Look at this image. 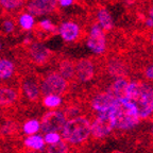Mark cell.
Wrapping results in <instances>:
<instances>
[{"mask_svg":"<svg viewBox=\"0 0 153 153\" xmlns=\"http://www.w3.org/2000/svg\"><path fill=\"white\" fill-rule=\"evenodd\" d=\"M123 95L136 108L141 121L153 117V84L151 82L129 80Z\"/></svg>","mask_w":153,"mask_h":153,"instance_id":"1","label":"cell"},{"mask_svg":"<svg viewBox=\"0 0 153 153\" xmlns=\"http://www.w3.org/2000/svg\"><path fill=\"white\" fill-rule=\"evenodd\" d=\"M91 118L87 115H79L65 121L61 135L70 147L82 146L91 138Z\"/></svg>","mask_w":153,"mask_h":153,"instance_id":"2","label":"cell"},{"mask_svg":"<svg viewBox=\"0 0 153 153\" xmlns=\"http://www.w3.org/2000/svg\"><path fill=\"white\" fill-rule=\"evenodd\" d=\"M17 49L19 55L33 66H46L51 63L54 57V52L52 50L46 47L43 43L30 37H27L22 44H19Z\"/></svg>","mask_w":153,"mask_h":153,"instance_id":"3","label":"cell"},{"mask_svg":"<svg viewBox=\"0 0 153 153\" xmlns=\"http://www.w3.org/2000/svg\"><path fill=\"white\" fill-rule=\"evenodd\" d=\"M88 106L95 117L110 120L115 129V116L117 112V101L115 96L106 89L96 91L89 98Z\"/></svg>","mask_w":153,"mask_h":153,"instance_id":"4","label":"cell"},{"mask_svg":"<svg viewBox=\"0 0 153 153\" xmlns=\"http://www.w3.org/2000/svg\"><path fill=\"white\" fill-rule=\"evenodd\" d=\"M69 83L56 70H50L39 78L42 96L54 94L64 96L69 91Z\"/></svg>","mask_w":153,"mask_h":153,"instance_id":"5","label":"cell"},{"mask_svg":"<svg viewBox=\"0 0 153 153\" xmlns=\"http://www.w3.org/2000/svg\"><path fill=\"white\" fill-rule=\"evenodd\" d=\"M86 46L91 52L96 56H102L108 51V36L106 32L96 22H91L88 27V32L86 36Z\"/></svg>","mask_w":153,"mask_h":153,"instance_id":"6","label":"cell"},{"mask_svg":"<svg viewBox=\"0 0 153 153\" xmlns=\"http://www.w3.org/2000/svg\"><path fill=\"white\" fill-rule=\"evenodd\" d=\"M20 97L31 103L37 102L42 97L39 76L34 72H26L19 79L18 83Z\"/></svg>","mask_w":153,"mask_h":153,"instance_id":"7","label":"cell"},{"mask_svg":"<svg viewBox=\"0 0 153 153\" xmlns=\"http://www.w3.org/2000/svg\"><path fill=\"white\" fill-rule=\"evenodd\" d=\"M74 66H76L74 81H76L78 83L88 84L96 78L97 65L91 57H82L74 62Z\"/></svg>","mask_w":153,"mask_h":153,"instance_id":"8","label":"cell"},{"mask_svg":"<svg viewBox=\"0 0 153 153\" xmlns=\"http://www.w3.org/2000/svg\"><path fill=\"white\" fill-rule=\"evenodd\" d=\"M24 11L33 16H44L60 12L56 0H26Z\"/></svg>","mask_w":153,"mask_h":153,"instance_id":"9","label":"cell"},{"mask_svg":"<svg viewBox=\"0 0 153 153\" xmlns=\"http://www.w3.org/2000/svg\"><path fill=\"white\" fill-rule=\"evenodd\" d=\"M41 131L43 133L51 131L60 132L67 120L64 112L61 108L57 110H48L42 116L41 119Z\"/></svg>","mask_w":153,"mask_h":153,"instance_id":"10","label":"cell"},{"mask_svg":"<svg viewBox=\"0 0 153 153\" xmlns=\"http://www.w3.org/2000/svg\"><path fill=\"white\" fill-rule=\"evenodd\" d=\"M59 34L65 43L74 44L78 43L84 36L82 26L76 20H64L59 26Z\"/></svg>","mask_w":153,"mask_h":153,"instance_id":"11","label":"cell"},{"mask_svg":"<svg viewBox=\"0 0 153 153\" xmlns=\"http://www.w3.org/2000/svg\"><path fill=\"white\" fill-rule=\"evenodd\" d=\"M31 31L35 41L44 43L59 34V26L53 24L50 19H44L34 24Z\"/></svg>","mask_w":153,"mask_h":153,"instance_id":"12","label":"cell"},{"mask_svg":"<svg viewBox=\"0 0 153 153\" xmlns=\"http://www.w3.org/2000/svg\"><path fill=\"white\" fill-rule=\"evenodd\" d=\"M114 132L115 129L110 120L94 116L91 122V138L95 140H104Z\"/></svg>","mask_w":153,"mask_h":153,"instance_id":"13","label":"cell"},{"mask_svg":"<svg viewBox=\"0 0 153 153\" xmlns=\"http://www.w3.org/2000/svg\"><path fill=\"white\" fill-rule=\"evenodd\" d=\"M22 32L24 31L19 28L16 15L2 13L0 16V35L19 36Z\"/></svg>","mask_w":153,"mask_h":153,"instance_id":"14","label":"cell"},{"mask_svg":"<svg viewBox=\"0 0 153 153\" xmlns=\"http://www.w3.org/2000/svg\"><path fill=\"white\" fill-rule=\"evenodd\" d=\"M20 98L18 87L0 83V108H9L17 103Z\"/></svg>","mask_w":153,"mask_h":153,"instance_id":"15","label":"cell"},{"mask_svg":"<svg viewBox=\"0 0 153 153\" xmlns=\"http://www.w3.org/2000/svg\"><path fill=\"white\" fill-rule=\"evenodd\" d=\"M105 70H106L108 76L113 79L128 76L127 64L121 59H118V57H111L110 60H108L106 65H105Z\"/></svg>","mask_w":153,"mask_h":153,"instance_id":"16","label":"cell"},{"mask_svg":"<svg viewBox=\"0 0 153 153\" xmlns=\"http://www.w3.org/2000/svg\"><path fill=\"white\" fill-rule=\"evenodd\" d=\"M105 32L112 31L115 27L114 18L111 12L105 7H99L96 11V20H95Z\"/></svg>","mask_w":153,"mask_h":153,"instance_id":"17","label":"cell"},{"mask_svg":"<svg viewBox=\"0 0 153 153\" xmlns=\"http://www.w3.org/2000/svg\"><path fill=\"white\" fill-rule=\"evenodd\" d=\"M56 71L68 82L74 81L76 66H74V62L69 57H62L57 61Z\"/></svg>","mask_w":153,"mask_h":153,"instance_id":"18","label":"cell"},{"mask_svg":"<svg viewBox=\"0 0 153 153\" xmlns=\"http://www.w3.org/2000/svg\"><path fill=\"white\" fill-rule=\"evenodd\" d=\"M17 67L15 63L7 57H0V83L14 79Z\"/></svg>","mask_w":153,"mask_h":153,"instance_id":"19","label":"cell"},{"mask_svg":"<svg viewBox=\"0 0 153 153\" xmlns=\"http://www.w3.org/2000/svg\"><path fill=\"white\" fill-rule=\"evenodd\" d=\"M46 143L44 139V135L39 133L28 135L24 139V147L27 150L35 151V152H43L46 148Z\"/></svg>","mask_w":153,"mask_h":153,"instance_id":"20","label":"cell"},{"mask_svg":"<svg viewBox=\"0 0 153 153\" xmlns=\"http://www.w3.org/2000/svg\"><path fill=\"white\" fill-rule=\"evenodd\" d=\"M26 0H0V9L5 14L17 15L24 11Z\"/></svg>","mask_w":153,"mask_h":153,"instance_id":"21","label":"cell"},{"mask_svg":"<svg viewBox=\"0 0 153 153\" xmlns=\"http://www.w3.org/2000/svg\"><path fill=\"white\" fill-rule=\"evenodd\" d=\"M41 101L42 105L47 110H57V108H63L65 104L64 97L61 95H54V94L42 96Z\"/></svg>","mask_w":153,"mask_h":153,"instance_id":"22","label":"cell"},{"mask_svg":"<svg viewBox=\"0 0 153 153\" xmlns=\"http://www.w3.org/2000/svg\"><path fill=\"white\" fill-rule=\"evenodd\" d=\"M16 16H17V20H18L19 28L22 29L24 32L31 31V29L33 28L34 24H35L34 22L33 15H31L28 12H25V11H22Z\"/></svg>","mask_w":153,"mask_h":153,"instance_id":"23","label":"cell"},{"mask_svg":"<svg viewBox=\"0 0 153 153\" xmlns=\"http://www.w3.org/2000/svg\"><path fill=\"white\" fill-rule=\"evenodd\" d=\"M22 132L28 136L41 132V120L38 118H30L27 119L22 126Z\"/></svg>","mask_w":153,"mask_h":153,"instance_id":"24","label":"cell"},{"mask_svg":"<svg viewBox=\"0 0 153 153\" xmlns=\"http://www.w3.org/2000/svg\"><path fill=\"white\" fill-rule=\"evenodd\" d=\"M44 151H45V153H69L70 146L64 139H62V140L56 143L47 145Z\"/></svg>","mask_w":153,"mask_h":153,"instance_id":"25","label":"cell"},{"mask_svg":"<svg viewBox=\"0 0 153 153\" xmlns=\"http://www.w3.org/2000/svg\"><path fill=\"white\" fill-rule=\"evenodd\" d=\"M18 129V126L13 119H5L0 123V134L3 136H10L14 134Z\"/></svg>","mask_w":153,"mask_h":153,"instance_id":"26","label":"cell"},{"mask_svg":"<svg viewBox=\"0 0 153 153\" xmlns=\"http://www.w3.org/2000/svg\"><path fill=\"white\" fill-rule=\"evenodd\" d=\"M62 110H63V112H64L67 119L76 117V116H79V115H82V111H83L79 104H67Z\"/></svg>","mask_w":153,"mask_h":153,"instance_id":"27","label":"cell"},{"mask_svg":"<svg viewBox=\"0 0 153 153\" xmlns=\"http://www.w3.org/2000/svg\"><path fill=\"white\" fill-rule=\"evenodd\" d=\"M44 139H45L46 145H52V143H56L61 141L63 138L62 135H61V132L51 131L44 133Z\"/></svg>","mask_w":153,"mask_h":153,"instance_id":"28","label":"cell"},{"mask_svg":"<svg viewBox=\"0 0 153 153\" xmlns=\"http://www.w3.org/2000/svg\"><path fill=\"white\" fill-rule=\"evenodd\" d=\"M143 78L148 82H153V62L147 65L143 69Z\"/></svg>","mask_w":153,"mask_h":153,"instance_id":"29","label":"cell"},{"mask_svg":"<svg viewBox=\"0 0 153 153\" xmlns=\"http://www.w3.org/2000/svg\"><path fill=\"white\" fill-rule=\"evenodd\" d=\"M145 26L146 28L153 30V5H151L147 12V17L145 19Z\"/></svg>","mask_w":153,"mask_h":153,"instance_id":"30","label":"cell"},{"mask_svg":"<svg viewBox=\"0 0 153 153\" xmlns=\"http://www.w3.org/2000/svg\"><path fill=\"white\" fill-rule=\"evenodd\" d=\"M74 0H62V1L59 2V4L63 7H70V5L74 4Z\"/></svg>","mask_w":153,"mask_h":153,"instance_id":"31","label":"cell"},{"mask_svg":"<svg viewBox=\"0 0 153 153\" xmlns=\"http://www.w3.org/2000/svg\"><path fill=\"white\" fill-rule=\"evenodd\" d=\"M149 133H150V136H151V138L153 139V120L151 121V123H150V127H149Z\"/></svg>","mask_w":153,"mask_h":153,"instance_id":"32","label":"cell"},{"mask_svg":"<svg viewBox=\"0 0 153 153\" xmlns=\"http://www.w3.org/2000/svg\"><path fill=\"white\" fill-rule=\"evenodd\" d=\"M123 1L127 5H132L135 3V0H123Z\"/></svg>","mask_w":153,"mask_h":153,"instance_id":"33","label":"cell"},{"mask_svg":"<svg viewBox=\"0 0 153 153\" xmlns=\"http://www.w3.org/2000/svg\"><path fill=\"white\" fill-rule=\"evenodd\" d=\"M150 42H151V44L153 45V32L150 34Z\"/></svg>","mask_w":153,"mask_h":153,"instance_id":"34","label":"cell"},{"mask_svg":"<svg viewBox=\"0 0 153 153\" xmlns=\"http://www.w3.org/2000/svg\"><path fill=\"white\" fill-rule=\"evenodd\" d=\"M26 153H38V152H35V151H30V150H28Z\"/></svg>","mask_w":153,"mask_h":153,"instance_id":"35","label":"cell"},{"mask_svg":"<svg viewBox=\"0 0 153 153\" xmlns=\"http://www.w3.org/2000/svg\"><path fill=\"white\" fill-rule=\"evenodd\" d=\"M113 153H123V152H121V151H114Z\"/></svg>","mask_w":153,"mask_h":153,"instance_id":"36","label":"cell"},{"mask_svg":"<svg viewBox=\"0 0 153 153\" xmlns=\"http://www.w3.org/2000/svg\"><path fill=\"white\" fill-rule=\"evenodd\" d=\"M2 15V11H1V9H0V16Z\"/></svg>","mask_w":153,"mask_h":153,"instance_id":"37","label":"cell"},{"mask_svg":"<svg viewBox=\"0 0 153 153\" xmlns=\"http://www.w3.org/2000/svg\"><path fill=\"white\" fill-rule=\"evenodd\" d=\"M1 49H2V45H1V44H0V50H1Z\"/></svg>","mask_w":153,"mask_h":153,"instance_id":"38","label":"cell"},{"mask_svg":"<svg viewBox=\"0 0 153 153\" xmlns=\"http://www.w3.org/2000/svg\"><path fill=\"white\" fill-rule=\"evenodd\" d=\"M56 1H57V3H59V2H60V1H62V0H56Z\"/></svg>","mask_w":153,"mask_h":153,"instance_id":"39","label":"cell"},{"mask_svg":"<svg viewBox=\"0 0 153 153\" xmlns=\"http://www.w3.org/2000/svg\"><path fill=\"white\" fill-rule=\"evenodd\" d=\"M0 118H1V111H0Z\"/></svg>","mask_w":153,"mask_h":153,"instance_id":"40","label":"cell"}]
</instances>
